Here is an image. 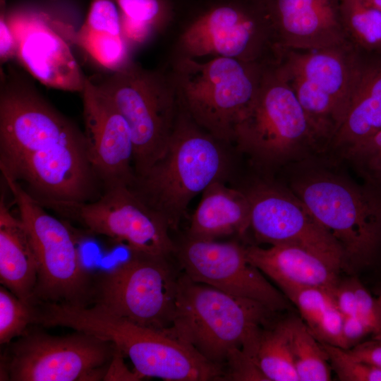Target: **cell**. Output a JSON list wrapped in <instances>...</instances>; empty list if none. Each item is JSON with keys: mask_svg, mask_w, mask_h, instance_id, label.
I'll use <instances>...</instances> for the list:
<instances>
[{"mask_svg": "<svg viewBox=\"0 0 381 381\" xmlns=\"http://www.w3.org/2000/svg\"><path fill=\"white\" fill-rule=\"evenodd\" d=\"M38 261L19 217L11 212L3 193L0 200V282L24 302L32 304Z\"/></svg>", "mask_w": 381, "mask_h": 381, "instance_id": "cell-22", "label": "cell"}, {"mask_svg": "<svg viewBox=\"0 0 381 381\" xmlns=\"http://www.w3.org/2000/svg\"><path fill=\"white\" fill-rule=\"evenodd\" d=\"M6 0H0V61L2 65L16 57L17 44L6 16Z\"/></svg>", "mask_w": 381, "mask_h": 381, "instance_id": "cell-37", "label": "cell"}, {"mask_svg": "<svg viewBox=\"0 0 381 381\" xmlns=\"http://www.w3.org/2000/svg\"><path fill=\"white\" fill-rule=\"evenodd\" d=\"M88 79L126 120L135 148V177L144 174L164 153L179 112L168 69H147L132 61Z\"/></svg>", "mask_w": 381, "mask_h": 381, "instance_id": "cell-9", "label": "cell"}, {"mask_svg": "<svg viewBox=\"0 0 381 381\" xmlns=\"http://www.w3.org/2000/svg\"><path fill=\"white\" fill-rule=\"evenodd\" d=\"M339 157L349 161L364 181L381 186V130Z\"/></svg>", "mask_w": 381, "mask_h": 381, "instance_id": "cell-32", "label": "cell"}, {"mask_svg": "<svg viewBox=\"0 0 381 381\" xmlns=\"http://www.w3.org/2000/svg\"><path fill=\"white\" fill-rule=\"evenodd\" d=\"M356 294L358 315L370 327L373 339H381V303L361 282L353 278Z\"/></svg>", "mask_w": 381, "mask_h": 381, "instance_id": "cell-35", "label": "cell"}, {"mask_svg": "<svg viewBox=\"0 0 381 381\" xmlns=\"http://www.w3.org/2000/svg\"><path fill=\"white\" fill-rule=\"evenodd\" d=\"M381 130V52L353 45L352 80L348 108L327 150L339 156Z\"/></svg>", "mask_w": 381, "mask_h": 381, "instance_id": "cell-19", "label": "cell"}, {"mask_svg": "<svg viewBox=\"0 0 381 381\" xmlns=\"http://www.w3.org/2000/svg\"><path fill=\"white\" fill-rule=\"evenodd\" d=\"M377 294H378V296L377 298L378 301H380V303H381V288L379 289Z\"/></svg>", "mask_w": 381, "mask_h": 381, "instance_id": "cell-42", "label": "cell"}, {"mask_svg": "<svg viewBox=\"0 0 381 381\" xmlns=\"http://www.w3.org/2000/svg\"><path fill=\"white\" fill-rule=\"evenodd\" d=\"M84 134L92 169L104 188L132 186L135 148L131 128L114 104L87 77L81 92Z\"/></svg>", "mask_w": 381, "mask_h": 381, "instance_id": "cell-17", "label": "cell"}, {"mask_svg": "<svg viewBox=\"0 0 381 381\" xmlns=\"http://www.w3.org/2000/svg\"><path fill=\"white\" fill-rule=\"evenodd\" d=\"M323 151L340 128L344 114L334 99L312 83L280 66Z\"/></svg>", "mask_w": 381, "mask_h": 381, "instance_id": "cell-26", "label": "cell"}, {"mask_svg": "<svg viewBox=\"0 0 381 381\" xmlns=\"http://www.w3.org/2000/svg\"><path fill=\"white\" fill-rule=\"evenodd\" d=\"M348 351L357 358L381 368V339L362 341Z\"/></svg>", "mask_w": 381, "mask_h": 381, "instance_id": "cell-40", "label": "cell"}, {"mask_svg": "<svg viewBox=\"0 0 381 381\" xmlns=\"http://www.w3.org/2000/svg\"><path fill=\"white\" fill-rule=\"evenodd\" d=\"M0 169L57 212L100 195L84 131L12 67L1 68Z\"/></svg>", "mask_w": 381, "mask_h": 381, "instance_id": "cell-1", "label": "cell"}, {"mask_svg": "<svg viewBox=\"0 0 381 381\" xmlns=\"http://www.w3.org/2000/svg\"><path fill=\"white\" fill-rule=\"evenodd\" d=\"M164 36L165 66L183 59L221 56L271 66L279 61L261 0H176Z\"/></svg>", "mask_w": 381, "mask_h": 381, "instance_id": "cell-2", "label": "cell"}, {"mask_svg": "<svg viewBox=\"0 0 381 381\" xmlns=\"http://www.w3.org/2000/svg\"><path fill=\"white\" fill-rule=\"evenodd\" d=\"M168 258L131 252L128 260L93 274L91 305L164 332L172 324L179 278Z\"/></svg>", "mask_w": 381, "mask_h": 381, "instance_id": "cell-11", "label": "cell"}, {"mask_svg": "<svg viewBox=\"0 0 381 381\" xmlns=\"http://www.w3.org/2000/svg\"><path fill=\"white\" fill-rule=\"evenodd\" d=\"M73 39L99 65L110 71L133 61L114 0H91L86 18Z\"/></svg>", "mask_w": 381, "mask_h": 381, "instance_id": "cell-24", "label": "cell"}, {"mask_svg": "<svg viewBox=\"0 0 381 381\" xmlns=\"http://www.w3.org/2000/svg\"><path fill=\"white\" fill-rule=\"evenodd\" d=\"M339 380L381 381V368L364 362L348 350L321 343Z\"/></svg>", "mask_w": 381, "mask_h": 381, "instance_id": "cell-33", "label": "cell"}, {"mask_svg": "<svg viewBox=\"0 0 381 381\" xmlns=\"http://www.w3.org/2000/svg\"><path fill=\"white\" fill-rule=\"evenodd\" d=\"M188 229L189 238L216 240L243 235L250 228V204L246 191L225 186L221 180L202 193Z\"/></svg>", "mask_w": 381, "mask_h": 381, "instance_id": "cell-23", "label": "cell"}, {"mask_svg": "<svg viewBox=\"0 0 381 381\" xmlns=\"http://www.w3.org/2000/svg\"><path fill=\"white\" fill-rule=\"evenodd\" d=\"M256 164L274 167L323 151L287 78L267 72L254 101L236 124L232 140Z\"/></svg>", "mask_w": 381, "mask_h": 381, "instance_id": "cell-8", "label": "cell"}, {"mask_svg": "<svg viewBox=\"0 0 381 381\" xmlns=\"http://www.w3.org/2000/svg\"><path fill=\"white\" fill-rule=\"evenodd\" d=\"M289 188L341 246L346 269L371 265L381 254V186L321 168L294 176Z\"/></svg>", "mask_w": 381, "mask_h": 381, "instance_id": "cell-4", "label": "cell"}, {"mask_svg": "<svg viewBox=\"0 0 381 381\" xmlns=\"http://www.w3.org/2000/svg\"><path fill=\"white\" fill-rule=\"evenodd\" d=\"M179 107L164 153L144 174L135 177L131 186L170 229L177 228L196 195L222 180L228 165L223 142Z\"/></svg>", "mask_w": 381, "mask_h": 381, "instance_id": "cell-5", "label": "cell"}, {"mask_svg": "<svg viewBox=\"0 0 381 381\" xmlns=\"http://www.w3.org/2000/svg\"><path fill=\"white\" fill-rule=\"evenodd\" d=\"M32 304L18 298L4 286L0 287V344H8L33 324Z\"/></svg>", "mask_w": 381, "mask_h": 381, "instance_id": "cell-30", "label": "cell"}, {"mask_svg": "<svg viewBox=\"0 0 381 381\" xmlns=\"http://www.w3.org/2000/svg\"><path fill=\"white\" fill-rule=\"evenodd\" d=\"M16 205L38 261V278L32 304L91 305L93 274L84 266L68 225L17 181L3 178Z\"/></svg>", "mask_w": 381, "mask_h": 381, "instance_id": "cell-10", "label": "cell"}, {"mask_svg": "<svg viewBox=\"0 0 381 381\" xmlns=\"http://www.w3.org/2000/svg\"><path fill=\"white\" fill-rule=\"evenodd\" d=\"M248 260L272 279L282 291L315 287L333 290L339 282L340 270L303 248L274 245L268 248L246 246Z\"/></svg>", "mask_w": 381, "mask_h": 381, "instance_id": "cell-20", "label": "cell"}, {"mask_svg": "<svg viewBox=\"0 0 381 381\" xmlns=\"http://www.w3.org/2000/svg\"><path fill=\"white\" fill-rule=\"evenodd\" d=\"M255 361L268 381H299L282 321L262 329Z\"/></svg>", "mask_w": 381, "mask_h": 381, "instance_id": "cell-28", "label": "cell"}, {"mask_svg": "<svg viewBox=\"0 0 381 381\" xmlns=\"http://www.w3.org/2000/svg\"><path fill=\"white\" fill-rule=\"evenodd\" d=\"M246 248L234 241L188 237L175 253L183 273L193 281L256 301L275 313L288 309L286 296L248 260Z\"/></svg>", "mask_w": 381, "mask_h": 381, "instance_id": "cell-15", "label": "cell"}, {"mask_svg": "<svg viewBox=\"0 0 381 381\" xmlns=\"http://www.w3.org/2000/svg\"><path fill=\"white\" fill-rule=\"evenodd\" d=\"M279 55L286 50H309L348 42L340 0H261Z\"/></svg>", "mask_w": 381, "mask_h": 381, "instance_id": "cell-18", "label": "cell"}, {"mask_svg": "<svg viewBox=\"0 0 381 381\" xmlns=\"http://www.w3.org/2000/svg\"><path fill=\"white\" fill-rule=\"evenodd\" d=\"M372 332L367 324L358 315L344 318L342 327V349H350L361 343Z\"/></svg>", "mask_w": 381, "mask_h": 381, "instance_id": "cell-38", "label": "cell"}, {"mask_svg": "<svg viewBox=\"0 0 381 381\" xmlns=\"http://www.w3.org/2000/svg\"><path fill=\"white\" fill-rule=\"evenodd\" d=\"M6 16L16 40V57L24 68L47 87L81 93L87 77L54 29L56 20L29 6L6 11Z\"/></svg>", "mask_w": 381, "mask_h": 381, "instance_id": "cell-16", "label": "cell"}, {"mask_svg": "<svg viewBox=\"0 0 381 381\" xmlns=\"http://www.w3.org/2000/svg\"><path fill=\"white\" fill-rule=\"evenodd\" d=\"M353 45L349 42L309 50H286L279 66L297 74L331 97L344 114L349 105Z\"/></svg>", "mask_w": 381, "mask_h": 381, "instance_id": "cell-21", "label": "cell"}, {"mask_svg": "<svg viewBox=\"0 0 381 381\" xmlns=\"http://www.w3.org/2000/svg\"><path fill=\"white\" fill-rule=\"evenodd\" d=\"M282 292L297 307L303 321L313 334L335 305L331 291L320 288H294Z\"/></svg>", "mask_w": 381, "mask_h": 381, "instance_id": "cell-31", "label": "cell"}, {"mask_svg": "<svg viewBox=\"0 0 381 381\" xmlns=\"http://www.w3.org/2000/svg\"><path fill=\"white\" fill-rule=\"evenodd\" d=\"M365 2L381 11V0H364Z\"/></svg>", "mask_w": 381, "mask_h": 381, "instance_id": "cell-41", "label": "cell"}, {"mask_svg": "<svg viewBox=\"0 0 381 381\" xmlns=\"http://www.w3.org/2000/svg\"><path fill=\"white\" fill-rule=\"evenodd\" d=\"M8 344L1 380H103L114 351L111 343L79 331L56 336L27 329Z\"/></svg>", "mask_w": 381, "mask_h": 381, "instance_id": "cell-12", "label": "cell"}, {"mask_svg": "<svg viewBox=\"0 0 381 381\" xmlns=\"http://www.w3.org/2000/svg\"><path fill=\"white\" fill-rule=\"evenodd\" d=\"M341 22L348 40L368 52H381V11L364 0H340Z\"/></svg>", "mask_w": 381, "mask_h": 381, "instance_id": "cell-29", "label": "cell"}, {"mask_svg": "<svg viewBox=\"0 0 381 381\" xmlns=\"http://www.w3.org/2000/svg\"><path fill=\"white\" fill-rule=\"evenodd\" d=\"M61 327L90 334L111 343L145 377L171 381L222 380L224 367L164 331L133 323L96 305L64 306Z\"/></svg>", "mask_w": 381, "mask_h": 381, "instance_id": "cell-7", "label": "cell"}, {"mask_svg": "<svg viewBox=\"0 0 381 381\" xmlns=\"http://www.w3.org/2000/svg\"><path fill=\"white\" fill-rule=\"evenodd\" d=\"M275 312L262 303L234 296L179 275L169 336L186 344L207 361L224 365L229 353L241 349L255 360L262 329Z\"/></svg>", "mask_w": 381, "mask_h": 381, "instance_id": "cell-3", "label": "cell"}, {"mask_svg": "<svg viewBox=\"0 0 381 381\" xmlns=\"http://www.w3.org/2000/svg\"><path fill=\"white\" fill-rule=\"evenodd\" d=\"M121 16L123 35L131 49L168 29L176 0H114Z\"/></svg>", "mask_w": 381, "mask_h": 381, "instance_id": "cell-25", "label": "cell"}, {"mask_svg": "<svg viewBox=\"0 0 381 381\" xmlns=\"http://www.w3.org/2000/svg\"><path fill=\"white\" fill-rule=\"evenodd\" d=\"M299 381H328L331 365L321 343L303 320L291 318L283 320Z\"/></svg>", "mask_w": 381, "mask_h": 381, "instance_id": "cell-27", "label": "cell"}, {"mask_svg": "<svg viewBox=\"0 0 381 381\" xmlns=\"http://www.w3.org/2000/svg\"><path fill=\"white\" fill-rule=\"evenodd\" d=\"M272 66L221 56L183 59L164 67L179 107L200 127L229 143L236 124L254 101Z\"/></svg>", "mask_w": 381, "mask_h": 381, "instance_id": "cell-6", "label": "cell"}, {"mask_svg": "<svg viewBox=\"0 0 381 381\" xmlns=\"http://www.w3.org/2000/svg\"><path fill=\"white\" fill-rule=\"evenodd\" d=\"M222 380L268 381L255 361L241 349L231 351L224 365Z\"/></svg>", "mask_w": 381, "mask_h": 381, "instance_id": "cell-34", "label": "cell"}, {"mask_svg": "<svg viewBox=\"0 0 381 381\" xmlns=\"http://www.w3.org/2000/svg\"><path fill=\"white\" fill-rule=\"evenodd\" d=\"M250 204V224L257 241L307 250L339 270H345L343 250L289 188L262 182L246 190Z\"/></svg>", "mask_w": 381, "mask_h": 381, "instance_id": "cell-14", "label": "cell"}, {"mask_svg": "<svg viewBox=\"0 0 381 381\" xmlns=\"http://www.w3.org/2000/svg\"><path fill=\"white\" fill-rule=\"evenodd\" d=\"M123 358V354L114 346V351L103 380L139 381L144 379L135 369L131 370L128 368Z\"/></svg>", "mask_w": 381, "mask_h": 381, "instance_id": "cell-39", "label": "cell"}, {"mask_svg": "<svg viewBox=\"0 0 381 381\" xmlns=\"http://www.w3.org/2000/svg\"><path fill=\"white\" fill-rule=\"evenodd\" d=\"M334 303L344 316L358 315L357 298L353 283V278L341 282L331 291Z\"/></svg>", "mask_w": 381, "mask_h": 381, "instance_id": "cell-36", "label": "cell"}, {"mask_svg": "<svg viewBox=\"0 0 381 381\" xmlns=\"http://www.w3.org/2000/svg\"><path fill=\"white\" fill-rule=\"evenodd\" d=\"M92 233L107 236L131 252L169 257L175 253L167 223L128 185L104 188L95 200L59 211Z\"/></svg>", "mask_w": 381, "mask_h": 381, "instance_id": "cell-13", "label": "cell"}]
</instances>
